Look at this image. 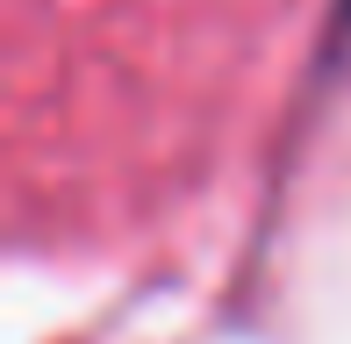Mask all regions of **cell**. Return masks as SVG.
I'll return each mask as SVG.
<instances>
[{
  "mask_svg": "<svg viewBox=\"0 0 351 344\" xmlns=\"http://www.w3.org/2000/svg\"><path fill=\"white\" fill-rule=\"evenodd\" d=\"M337 22H344V29H351V0H337Z\"/></svg>",
  "mask_w": 351,
  "mask_h": 344,
  "instance_id": "obj_1",
  "label": "cell"
}]
</instances>
